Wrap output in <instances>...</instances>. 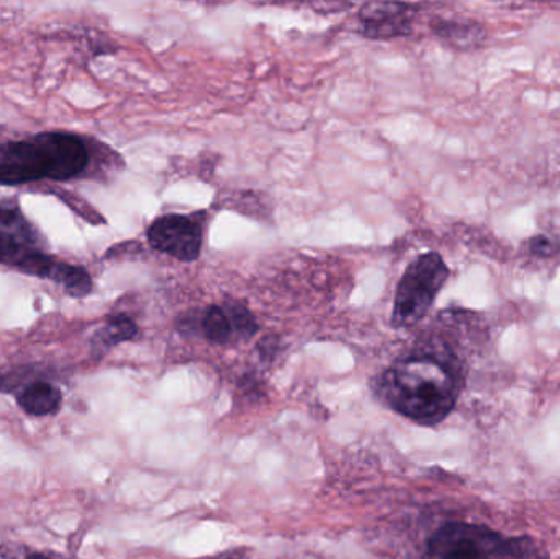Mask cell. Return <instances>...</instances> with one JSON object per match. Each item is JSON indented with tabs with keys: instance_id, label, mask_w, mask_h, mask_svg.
I'll return each instance as SVG.
<instances>
[{
	"instance_id": "obj_1",
	"label": "cell",
	"mask_w": 560,
	"mask_h": 559,
	"mask_svg": "<svg viewBox=\"0 0 560 559\" xmlns=\"http://www.w3.org/2000/svg\"><path fill=\"white\" fill-rule=\"evenodd\" d=\"M382 391L401 416L423 426H436L456 406L460 376L453 358L417 353L398 361L384 374Z\"/></svg>"
},
{
	"instance_id": "obj_2",
	"label": "cell",
	"mask_w": 560,
	"mask_h": 559,
	"mask_svg": "<svg viewBox=\"0 0 560 559\" xmlns=\"http://www.w3.org/2000/svg\"><path fill=\"white\" fill-rule=\"evenodd\" d=\"M91 163L92 150L85 138L45 131L0 144V186L78 179L88 173Z\"/></svg>"
},
{
	"instance_id": "obj_3",
	"label": "cell",
	"mask_w": 560,
	"mask_h": 559,
	"mask_svg": "<svg viewBox=\"0 0 560 559\" xmlns=\"http://www.w3.org/2000/svg\"><path fill=\"white\" fill-rule=\"evenodd\" d=\"M61 261L46 252L38 229L30 222L19 200H0V265L55 282Z\"/></svg>"
},
{
	"instance_id": "obj_4",
	"label": "cell",
	"mask_w": 560,
	"mask_h": 559,
	"mask_svg": "<svg viewBox=\"0 0 560 559\" xmlns=\"http://www.w3.org/2000/svg\"><path fill=\"white\" fill-rule=\"evenodd\" d=\"M529 545L523 538L503 537L482 525H444L428 545L427 559H525Z\"/></svg>"
},
{
	"instance_id": "obj_5",
	"label": "cell",
	"mask_w": 560,
	"mask_h": 559,
	"mask_svg": "<svg viewBox=\"0 0 560 559\" xmlns=\"http://www.w3.org/2000/svg\"><path fill=\"white\" fill-rule=\"evenodd\" d=\"M447 279L450 268L440 253L430 252L418 256L398 282L392 325L408 328L423 321Z\"/></svg>"
},
{
	"instance_id": "obj_6",
	"label": "cell",
	"mask_w": 560,
	"mask_h": 559,
	"mask_svg": "<svg viewBox=\"0 0 560 559\" xmlns=\"http://www.w3.org/2000/svg\"><path fill=\"white\" fill-rule=\"evenodd\" d=\"M151 248L179 261H196L202 252L203 229L200 220L179 213L160 217L147 232Z\"/></svg>"
},
{
	"instance_id": "obj_7",
	"label": "cell",
	"mask_w": 560,
	"mask_h": 559,
	"mask_svg": "<svg viewBox=\"0 0 560 559\" xmlns=\"http://www.w3.org/2000/svg\"><path fill=\"white\" fill-rule=\"evenodd\" d=\"M411 7L407 3L371 2L359 12L362 35L372 39H390L411 32Z\"/></svg>"
},
{
	"instance_id": "obj_8",
	"label": "cell",
	"mask_w": 560,
	"mask_h": 559,
	"mask_svg": "<svg viewBox=\"0 0 560 559\" xmlns=\"http://www.w3.org/2000/svg\"><path fill=\"white\" fill-rule=\"evenodd\" d=\"M16 406L30 417H51L61 410L62 389L45 377H28L22 371V380L15 391Z\"/></svg>"
},
{
	"instance_id": "obj_9",
	"label": "cell",
	"mask_w": 560,
	"mask_h": 559,
	"mask_svg": "<svg viewBox=\"0 0 560 559\" xmlns=\"http://www.w3.org/2000/svg\"><path fill=\"white\" fill-rule=\"evenodd\" d=\"M138 335V327L127 315H112L105 322L104 327L98 328L92 337V345L95 350L105 353L117 345L135 340Z\"/></svg>"
},
{
	"instance_id": "obj_10",
	"label": "cell",
	"mask_w": 560,
	"mask_h": 559,
	"mask_svg": "<svg viewBox=\"0 0 560 559\" xmlns=\"http://www.w3.org/2000/svg\"><path fill=\"white\" fill-rule=\"evenodd\" d=\"M433 28L440 38L446 39L454 48H474L483 39L482 26L474 25V23L440 22Z\"/></svg>"
},
{
	"instance_id": "obj_11",
	"label": "cell",
	"mask_w": 560,
	"mask_h": 559,
	"mask_svg": "<svg viewBox=\"0 0 560 559\" xmlns=\"http://www.w3.org/2000/svg\"><path fill=\"white\" fill-rule=\"evenodd\" d=\"M202 331L213 343L226 345L232 340L233 335H236L235 327L225 305H212L207 308L202 318Z\"/></svg>"
},
{
	"instance_id": "obj_12",
	"label": "cell",
	"mask_w": 560,
	"mask_h": 559,
	"mask_svg": "<svg viewBox=\"0 0 560 559\" xmlns=\"http://www.w3.org/2000/svg\"><path fill=\"white\" fill-rule=\"evenodd\" d=\"M225 307L230 317H232L233 327H235V334L238 337L246 340L258 331V322L245 305L238 304V302H226Z\"/></svg>"
},
{
	"instance_id": "obj_13",
	"label": "cell",
	"mask_w": 560,
	"mask_h": 559,
	"mask_svg": "<svg viewBox=\"0 0 560 559\" xmlns=\"http://www.w3.org/2000/svg\"><path fill=\"white\" fill-rule=\"evenodd\" d=\"M528 249L535 258L549 259L555 258V256L558 255L560 246L556 240L551 238V236L536 235L529 240Z\"/></svg>"
},
{
	"instance_id": "obj_14",
	"label": "cell",
	"mask_w": 560,
	"mask_h": 559,
	"mask_svg": "<svg viewBox=\"0 0 560 559\" xmlns=\"http://www.w3.org/2000/svg\"><path fill=\"white\" fill-rule=\"evenodd\" d=\"M25 559H52V558L46 557V555H42V554H30L28 557H26Z\"/></svg>"
}]
</instances>
